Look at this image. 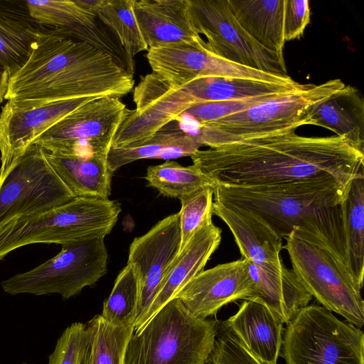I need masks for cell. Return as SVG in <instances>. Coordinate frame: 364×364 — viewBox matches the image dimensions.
I'll list each match as a JSON object with an SVG mask.
<instances>
[{
    "instance_id": "cell-6",
    "label": "cell",
    "mask_w": 364,
    "mask_h": 364,
    "mask_svg": "<svg viewBox=\"0 0 364 364\" xmlns=\"http://www.w3.org/2000/svg\"><path fill=\"white\" fill-rule=\"evenodd\" d=\"M122 210L116 200L75 197L42 213L0 228V260L20 247L33 244L63 245L105 237Z\"/></svg>"
},
{
    "instance_id": "cell-29",
    "label": "cell",
    "mask_w": 364,
    "mask_h": 364,
    "mask_svg": "<svg viewBox=\"0 0 364 364\" xmlns=\"http://www.w3.org/2000/svg\"><path fill=\"white\" fill-rule=\"evenodd\" d=\"M85 325L90 339L82 364H125L133 326L114 325L101 314L94 316Z\"/></svg>"
},
{
    "instance_id": "cell-25",
    "label": "cell",
    "mask_w": 364,
    "mask_h": 364,
    "mask_svg": "<svg viewBox=\"0 0 364 364\" xmlns=\"http://www.w3.org/2000/svg\"><path fill=\"white\" fill-rule=\"evenodd\" d=\"M287 0H228L239 24L267 49L284 55Z\"/></svg>"
},
{
    "instance_id": "cell-16",
    "label": "cell",
    "mask_w": 364,
    "mask_h": 364,
    "mask_svg": "<svg viewBox=\"0 0 364 364\" xmlns=\"http://www.w3.org/2000/svg\"><path fill=\"white\" fill-rule=\"evenodd\" d=\"M254 283L250 261L242 258L203 270L175 296L195 316L207 318L223 306L252 299Z\"/></svg>"
},
{
    "instance_id": "cell-20",
    "label": "cell",
    "mask_w": 364,
    "mask_h": 364,
    "mask_svg": "<svg viewBox=\"0 0 364 364\" xmlns=\"http://www.w3.org/2000/svg\"><path fill=\"white\" fill-rule=\"evenodd\" d=\"M221 233V229L212 220L204 224L196 232L172 263L138 329L203 270L220 243Z\"/></svg>"
},
{
    "instance_id": "cell-40",
    "label": "cell",
    "mask_w": 364,
    "mask_h": 364,
    "mask_svg": "<svg viewBox=\"0 0 364 364\" xmlns=\"http://www.w3.org/2000/svg\"><path fill=\"white\" fill-rule=\"evenodd\" d=\"M23 364H27V363H23Z\"/></svg>"
},
{
    "instance_id": "cell-9",
    "label": "cell",
    "mask_w": 364,
    "mask_h": 364,
    "mask_svg": "<svg viewBox=\"0 0 364 364\" xmlns=\"http://www.w3.org/2000/svg\"><path fill=\"white\" fill-rule=\"evenodd\" d=\"M74 198L49 164L45 150L32 144L0 178V228Z\"/></svg>"
},
{
    "instance_id": "cell-27",
    "label": "cell",
    "mask_w": 364,
    "mask_h": 364,
    "mask_svg": "<svg viewBox=\"0 0 364 364\" xmlns=\"http://www.w3.org/2000/svg\"><path fill=\"white\" fill-rule=\"evenodd\" d=\"M45 152L49 164L75 197L108 198L112 173L106 156L80 157Z\"/></svg>"
},
{
    "instance_id": "cell-36",
    "label": "cell",
    "mask_w": 364,
    "mask_h": 364,
    "mask_svg": "<svg viewBox=\"0 0 364 364\" xmlns=\"http://www.w3.org/2000/svg\"><path fill=\"white\" fill-rule=\"evenodd\" d=\"M282 94L284 93L269 94L241 100L200 103L192 106L181 116L191 118L196 124H201L246 110Z\"/></svg>"
},
{
    "instance_id": "cell-11",
    "label": "cell",
    "mask_w": 364,
    "mask_h": 364,
    "mask_svg": "<svg viewBox=\"0 0 364 364\" xmlns=\"http://www.w3.org/2000/svg\"><path fill=\"white\" fill-rule=\"evenodd\" d=\"M187 12L210 53L259 71L288 76L284 55L265 48L250 36L232 14L228 0H188Z\"/></svg>"
},
{
    "instance_id": "cell-4",
    "label": "cell",
    "mask_w": 364,
    "mask_h": 364,
    "mask_svg": "<svg viewBox=\"0 0 364 364\" xmlns=\"http://www.w3.org/2000/svg\"><path fill=\"white\" fill-rule=\"evenodd\" d=\"M346 85L340 79L304 84L246 110L196 124L191 133L201 146L215 147L272 133L311 125L316 107Z\"/></svg>"
},
{
    "instance_id": "cell-2",
    "label": "cell",
    "mask_w": 364,
    "mask_h": 364,
    "mask_svg": "<svg viewBox=\"0 0 364 364\" xmlns=\"http://www.w3.org/2000/svg\"><path fill=\"white\" fill-rule=\"evenodd\" d=\"M134 77L109 54L63 31L40 29L26 63L9 77L5 100L18 106L75 98H120Z\"/></svg>"
},
{
    "instance_id": "cell-28",
    "label": "cell",
    "mask_w": 364,
    "mask_h": 364,
    "mask_svg": "<svg viewBox=\"0 0 364 364\" xmlns=\"http://www.w3.org/2000/svg\"><path fill=\"white\" fill-rule=\"evenodd\" d=\"M346 205L348 269L362 289L364 276V173L363 168L351 181Z\"/></svg>"
},
{
    "instance_id": "cell-13",
    "label": "cell",
    "mask_w": 364,
    "mask_h": 364,
    "mask_svg": "<svg viewBox=\"0 0 364 364\" xmlns=\"http://www.w3.org/2000/svg\"><path fill=\"white\" fill-rule=\"evenodd\" d=\"M179 213L159 221L144 235L134 239L129 246L127 264L138 280L139 301L134 331L142 321L172 263L180 252Z\"/></svg>"
},
{
    "instance_id": "cell-7",
    "label": "cell",
    "mask_w": 364,
    "mask_h": 364,
    "mask_svg": "<svg viewBox=\"0 0 364 364\" xmlns=\"http://www.w3.org/2000/svg\"><path fill=\"white\" fill-rule=\"evenodd\" d=\"M287 364H364V334L318 305L299 309L287 323Z\"/></svg>"
},
{
    "instance_id": "cell-18",
    "label": "cell",
    "mask_w": 364,
    "mask_h": 364,
    "mask_svg": "<svg viewBox=\"0 0 364 364\" xmlns=\"http://www.w3.org/2000/svg\"><path fill=\"white\" fill-rule=\"evenodd\" d=\"M222 323L262 364L277 363L284 322L264 304L245 300L235 314Z\"/></svg>"
},
{
    "instance_id": "cell-22",
    "label": "cell",
    "mask_w": 364,
    "mask_h": 364,
    "mask_svg": "<svg viewBox=\"0 0 364 364\" xmlns=\"http://www.w3.org/2000/svg\"><path fill=\"white\" fill-rule=\"evenodd\" d=\"M213 215L219 217L229 228L242 258L256 265L282 262V239L251 213L213 202Z\"/></svg>"
},
{
    "instance_id": "cell-23",
    "label": "cell",
    "mask_w": 364,
    "mask_h": 364,
    "mask_svg": "<svg viewBox=\"0 0 364 364\" xmlns=\"http://www.w3.org/2000/svg\"><path fill=\"white\" fill-rule=\"evenodd\" d=\"M291 77L267 81L235 77H208L194 80L180 87L191 107L210 102L241 100L269 94H281L301 87Z\"/></svg>"
},
{
    "instance_id": "cell-3",
    "label": "cell",
    "mask_w": 364,
    "mask_h": 364,
    "mask_svg": "<svg viewBox=\"0 0 364 364\" xmlns=\"http://www.w3.org/2000/svg\"><path fill=\"white\" fill-rule=\"evenodd\" d=\"M348 191L333 177L264 186L217 184L213 202L251 213L282 239L291 235L328 250L348 269Z\"/></svg>"
},
{
    "instance_id": "cell-5",
    "label": "cell",
    "mask_w": 364,
    "mask_h": 364,
    "mask_svg": "<svg viewBox=\"0 0 364 364\" xmlns=\"http://www.w3.org/2000/svg\"><path fill=\"white\" fill-rule=\"evenodd\" d=\"M218 325V321L193 316L173 298L134 331L125 364H203L213 347Z\"/></svg>"
},
{
    "instance_id": "cell-24",
    "label": "cell",
    "mask_w": 364,
    "mask_h": 364,
    "mask_svg": "<svg viewBox=\"0 0 364 364\" xmlns=\"http://www.w3.org/2000/svg\"><path fill=\"white\" fill-rule=\"evenodd\" d=\"M311 125L330 129L364 153V100L355 87L346 85L320 103Z\"/></svg>"
},
{
    "instance_id": "cell-10",
    "label": "cell",
    "mask_w": 364,
    "mask_h": 364,
    "mask_svg": "<svg viewBox=\"0 0 364 364\" xmlns=\"http://www.w3.org/2000/svg\"><path fill=\"white\" fill-rule=\"evenodd\" d=\"M283 247L292 270L306 290L323 307L334 311L356 326L364 323L361 289L347 268L328 250L291 235Z\"/></svg>"
},
{
    "instance_id": "cell-34",
    "label": "cell",
    "mask_w": 364,
    "mask_h": 364,
    "mask_svg": "<svg viewBox=\"0 0 364 364\" xmlns=\"http://www.w3.org/2000/svg\"><path fill=\"white\" fill-rule=\"evenodd\" d=\"M181 208L179 213L181 230L180 252L196 232L212 220L213 188L205 187L178 198Z\"/></svg>"
},
{
    "instance_id": "cell-37",
    "label": "cell",
    "mask_w": 364,
    "mask_h": 364,
    "mask_svg": "<svg viewBox=\"0 0 364 364\" xmlns=\"http://www.w3.org/2000/svg\"><path fill=\"white\" fill-rule=\"evenodd\" d=\"M203 364H262L218 321L213 347Z\"/></svg>"
},
{
    "instance_id": "cell-33",
    "label": "cell",
    "mask_w": 364,
    "mask_h": 364,
    "mask_svg": "<svg viewBox=\"0 0 364 364\" xmlns=\"http://www.w3.org/2000/svg\"><path fill=\"white\" fill-rule=\"evenodd\" d=\"M139 284L136 275L127 264L117 275L109 297L103 304L102 316L121 326H133L136 317Z\"/></svg>"
},
{
    "instance_id": "cell-38",
    "label": "cell",
    "mask_w": 364,
    "mask_h": 364,
    "mask_svg": "<svg viewBox=\"0 0 364 364\" xmlns=\"http://www.w3.org/2000/svg\"><path fill=\"white\" fill-rule=\"evenodd\" d=\"M308 0H287L284 35L285 41L299 38L310 21Z\"/></svg>"
},
{
    "instance_id": "cell-31",
    "label": "cell",
    "mask_w": 364,
    "mask_h": 364,
    "mask_svg": "<svg viewBox=\"0 0 364 364\" xmlns=\"http://www.w3.org/2000/svg\"><path fill=\"white\" fill-rule=\"evenodd\" d=\"M39 30L26 19L0 12V68L9 77L28 60Z\"/></svg>"
},
{
    "instance_id": "cell-17",
    "label": "cell",
    "mask_w": 364,
    "mask_h": 364,
    "mask_svg": "<svg viewBox=\"0 0 364 364\" xmlns=\"http://www.w3.org/2000/svg\"><path fill=\"white\" fill-rule=\"evenodd\" d=\"M25 4L30 17L36 22L60 30L75 40L104 51L134 76V58L111 36L93 12L75 1H26Z\"/></svg>"
},
{
    "instance_id": "cell-39",
    "label": "cell",
    "mask_w": 364,
    "mask_h": 364,
    "mask_svg": "<svg viewBox=\"0 0 364 364\" xmlns=\"http://www.w3.org/2000/svg\"><path fill=\"white\" fill-rule=\"evenodd\" d=\"M9 80V75L6 71L0 68V104L5 100Z\"/></svg>"
},
{
    "instance_id": "cell-32",
    "label": "cell",
    "mask_w": 364,
    "mask_h": 364,
    "mask_svg": "<svg viewBox=\"0 0 364 364\" xmlns=\"http://www.w3.org/2000/svg\"><path fill=\"white\" fill-rule=\"evenodd\" d=\"M145 179L148 186L158 190L164 196L180 198L215 183L193 164L183 166L176 161L164 163L147 168Z\"/></svg>"
},
{
    "instance_id": "cell-26",
    "label": "cell",
    "mask_w": 364,
    "mask_h": 364,
    "mask_svg": "<svg viewBox=\"0 0 364 364\" xmlns=\"http://www.w3.org/2000/svg\"><path fill=\"white\" fill-rule=\"evenodd\" d=\"M202 146L188 132L166 125L148 139L136 144L121 148L111 147L107 156V165L113 173L120 167L140 159L171 160L191 156Z\"/></svg>"
},
{
    "instance_id": "cell-35",
    "label": "cell",
    "mask_w": 364,
    "mask_h": 364,
    "mask_svg": "<svg viewBox=\"0 0 364 364\" xmlns=\"http://www.w3.org/2000/svg\"><path fill=\"white\" fill-rule=\"evenodd\" d=\"M86 325L75 322L67 327L58 338L48 364H82L89 343Z\"/></svg>"
},
{
    "instance_id": "cell-19",
    "label": "cell",
    "mask_w": 364,
    "mask_h": 364,
    "mask_svg": "<svg viewBox=\"0 0 364 364\" xmlns=\"http://www.w3.org/2000/svg\"><path fill=\"white\" fill-rule=\"evenodd\" d=\"M187 6L188 0H134V13L149 49L205 42L193 29Z\"/></svg>"
},
{
    "instance_id": "cell-1",
    "label": "cell",
    "mask_w": 364,
    "mask_h": 364,
    "mask_svg": "<svg viewBox=\"0 0 364 364\" xmlns=\"http://www.w3.org/2000/svg\"><path fill=\"white\" fill-rule=\"evenodd\" d=\"M283 131L198 149L193 164L215 185L264 186L333 177L348 191L364 153L337 136Z\"/></svg>"
},
{
    "instance_id": "cell-8",
    "label": "cell",
    "mask_w": 364,
    "mask_h": 364,
    "mask_svg": "<svg viewBox=\"0 0 364 364\" xmlns=\"http://www.w3.org/2000/svg\"><path fill=\"white\" fill-rule=\"evenodd\" d=\"M107 258L104 237L63 245L53 257L3 280L1 286L14 296L58 294L70 299L95 284L107 273Z\"/></svg>"
},
{
    "instance_id": "cell-30",
    "label": "cell",
    "mask_w": 364,
    "mask_h": 364,
    "mask_svg": "<svg viewBox=\"0 0 364 364\" xmlns=\"http://www.w3.org/2000/svg\"><path fill=\"white\" fill-rule=\"evenodd\" d=\"M134 0H97L92 11L114 33L119 43L132 58L148 50L133 9Z\"/></svg>"
},
{
    "instance_id": "cell-12",
    "label": "cell",
    "mask_w": 364,
    "mask_h": 364,
    "mask_svg": "<svg viewBox=\"0 0 364 364\" xmlns=\"http://www.w3.org/2000/svg\"><path fill=\"white\" fill-rule=\"evenodd\" d=\"M126 109L118 97L91 100L55 123L33 144L57 155L107 156Z\"/></svg>"
},
{
    "instance_id": "cell-14",
    "label": "cell",
    "mask_w": 364,
    "mask_h": 364,
    "mask_svg": "<svg viewBox=\"0 0 364 364\" xmlns=\"http://www.w3.org/2000/svg\"><path fill=\"white\" fill-rule=\"evenodd\" d=\"M202 44L176 43L148 50L153 73L176 89L196 79L208 77L263 80L262 71L241 65L210 53Z\"/></svg>"
},
{
    "instance_id": "cell-15",
    "label": "cell",
    "mask_w": 364,
    "mask_h": 364,
    "mask_svg": "<svg viewBox=\"0 0 364 364\" xmlns=\"http://www.w3.org/2000/svg\"><path fill=\"white\" fill-rule=\"evenodd\" d=\"M95 98L18 106L8 101L0 113V178L33 141L69 113Z\"/></svg>"
},
{
    "instance_id": "cell-21",
    "label": "cell",
    "mask_w": 364,
    "mask_h": 364,
    "mask_svg": "<svg viewBox=\"0 0 364 364\" xmlns=\"http://www.w3.org/2000/svg\"><path fill=\"white\" fill-rule=\"evenodd\" d=\"M250 273L254 283L252 299L264 304L284 323H287L312 299L293 270L282 262L264 265L250 262Z\"/></svg>"
}]
</instances>
